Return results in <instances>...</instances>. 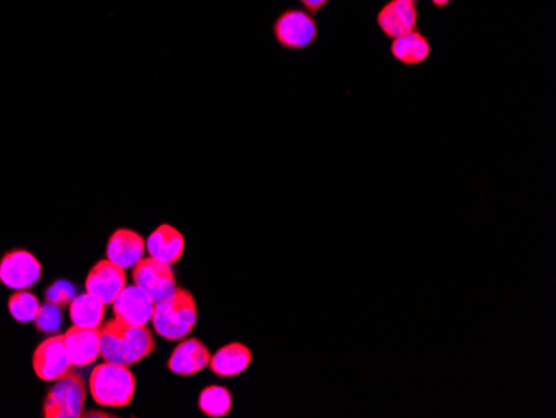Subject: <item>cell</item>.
Wrapping results in <instances>:
<instances>
[{
    "label": "cell",
    "instance_id": "17",
    "mask_svg": "<svg viewBox=\"0 0 556 418\" xmlns=\"http://www.w3.org/2000/svg\"><path fill=\"white\" fill-rule=\"evenodd\" d=\"M390 52H392L393 59L402 64L418 65L430 57L432 45H430L427 35H423L422 30L417 27L412 32L393 39Z\"/></svg>",
    "mask_w": 556,
    "mask_h": 418
},
{
    "label": "cell",
    "instance_id": "12",
    "mask_svg": "<svg viewBox=\"0 0 556 418\" xmlns=\"http://www.w3.org/2000/svg\"><path fill=\"white\" fill-rule=\"evenodd\" d=\"M105 255L120 269H134L145 257V239L135 230L117 229L110 235Z\"/></svg>",
    "mask_w": 556,
    "mask_h": 418
},
{
    "label": "cell",
    "instance_id": "15",
    "mask_svg": "<svg viewBox=\"0 0 556 418\" xmlns=\"http://www.w3.org/2000/svg\"><path fill=\"white\" fill-rule=\"evenodd\" d=\"M65 350L72 367H85L100 355L99 329H82L72 325L64 334Z\"/></svg>",
    "mask_w": 556,
    "mask_h": 418
},
{
    "label": "cell",
    "instance_id": "5",
    "mask_svg": "<svg viewBox=\"0 0 556 418\" xmlns=\"http://www.w3.org/2000/svg\"><path fill=\"white\" fill-rule=\"evenodd\" d=\"M272 35L282 49H307L317 39V20L305 9L288 7L272 22Z\"/></svg>",
    "mask_w": 556,
    "mask_h": 418
},
{
    "label": "cell",
    "instance_id": "1",
    "mask_svg": "<svg viewBox=\"0 0 556 418\" xmlns=\"http://www.w3.org/2000/svg\"><path fill=\"white\" fill-rule=\"evenodd\" d=\"M100 357L110 364L130 365L155 352V339L147 325H134L120 319L100 325Z\"/></svg>",
    "mask_w": 556,
    "mask_h": 418
},
{
    "label": "cell",
    "instance_id": "16",
    "mask_svg": "<svg viewBox=\"0 0 556 418\" xmlns=\"http://www.w3.org/2000/svg\"><path fill=\"white\" fill-rule=\"evenodd\" d=\"M254 362V354L247 345L234 342V344L220 347L212 359H210L209 369L212 374L220 379H232L237 375L244 374Z\"/></svg>",
    "mask_w": 556,
    "mask_h": 418
},
{
    "label": "cell",
    "instance_id": "18",
    "mask_svg": "<svg viewBox=\"0 0 556 418\" xmlns=\"http://www.w3.org/2000/svg\"><path fill=\"white\" fill-rule=\"evenodd\" d=\"M105 307L107 305L102 300L90 295L89 292L75 295L74 300L69 304L70 320L75 327L100 329V325L104 322Z\"/></svg>",
    "mask_w": 556,
    "mask_h": 418
},
{
    "label": "cell",
    "instance_id": "2",
    "mask_svg": "<svg viewBox=\"0 0 556 418\" xmlns=\"http://www.w3.org/2000/svg\"><path fill=\"white\" fill-rule=\"evenodd\" d=\"M199 320V309L192 292L177 287L169 299L155 305L152 325L162 339L175 342L192 334Z\"/></svg>",
    "mask_w": 556,
    "mask_h": 418
},
{
    "label": "cell",
    "instance_id": "23",
    "mask_svg": "<svg viewBox=\"0 0 556 418\" xmlns=\"http://www.w3.org/2000/svg\"><path fill=\"white\" fill-rule=\"evenodd\" d=\"M298 2L302 4L303 9L315 15L318 14V12H322V10L327 7L328 2H332V0H298Z\"/></svg>",
    "mask_w": 556,
    "mask_h": 418
},
{
    "label": "cell",
    "instance_id": "24",
    "mask_svg": "<svg viewBox=\"0 0 556 418\" xmlns=\"http://www.w3.org/2000/svg\"><path fill=\"white\" fill-rule=\"evenodd\" d=\"M452 0H432V4L437 7V9H443V7H447Z\"/></svg>",
    "mask_w": 556,
    "mask_h": 418
},
{
    "label": "cell",
    "instance_id": "4",
    "mask_svg": "<svg viewBox=\"0 0 556 418\" xmlns=\"http://www.w3.org/2000/svg\"><path fill=\"white\" fill-rule=\"evenodd\" d=\"M87 385L82 375L70 369L60 379L54 380L45 395L42 414L45 418H79L84 415Z\"/></svg>",
    "mask_w": 556,
    "mask_h": 418
},
{
    "label": "cell",
    "instance_id": "10",
    "mask_svg": "<svg viewBox=\"0 0 556 418\" xmlns=\"http://www.w3.org/2000/svg\"><path fill=\"white\" fill-rule=\"evenodd\" d=\"M212 359L209 347L199 339H182L167 360V369L174 375L190 377L207 369Z\"/></svg>",
    "mask_w": 556,
    "mask_h": 418
},
{
    "label": "cell",
    "instance_id": "20",
    "mask_svg": "<svg viewBox=\"0 0 556 418\" xmlns=\"http://www.w3.org/2000/svg\"><path fill=\"white\" fill-rule=\"evenodd\" d=\"M7 309L15 322L30 324L39 314L40 302L29 290H14V294L10 295Z\"/></svg>",
    "mask_w": 556,
    "mask_h": 418
},
{
    "label": "cell",
    "instance_id": "6",
    "mask_svg": "<svg viewBox=\"0 0 556 418\" xmlns=\"http://www.w3.org/2000/svg\"><path fill=\"white\" fill-rule=\"evenodd\" d=\"M132 280L142 292L149 295L155 305L164 302L177 289L175 272L172 265L162 264L159 260L144 257L132 269Z\"/></svg>",
    "mask_w": 556,
    "mask_h": 418
},
{
    "label": "cell",
    "instance_id": "9",
    "mask_svg": "<svg viewBox=\"0 0 556 418\" xmlns=\"http://www.w3.org/2000/svg\"><path fill=\"white\" fill-rule=\"evenodd\" d=\"M127 275L119 265L109 259L100 260L90 269L85 279V292L102 300L105 305H112L117 295L125 289Z\"/></svg>",
    "mask_w": 556,
    "mask_h": 418
},
{
    "label": "cell",
    "instance_id": "8",
    "mask_svg": "<svg viewBox=\"0 0 556 418\" xmlns=\"http://www.w3.org/2000/svg\"><path fill=\"white\" fill-rule=\"evenodd\" d=\"M32 367L40 380L54 382L72 369L67 350H65L64 335L54 334L40 342L32 357Z\"/></svg>",
    "mask_w": 556,
    "mask_h": 418
},
{
    "label": "cell",
    "instance_id": "11",
    "mask_svg": "<svg viewBox=\"0 0 556 418\" xmlns=\"http://www.w3.org/2000/svg\"><path fill=\"white\" fill-rule=\"evenodd\" d=\"M377 24L383 35L390 39L412 32L418 24L417 4L407 0H390L378 10Z\"/></svg>",
    "mask_w": 556,
    "mask_h": 418
},
{
    "label": "cell",
    "instance_id": "22",
    "mask_svg": "<svg viewBox=\"0 0 556 418\" xmlns=\"http://www.w3.org/2000/svg\"><path fill=\"white\" fill-rule=\"evenodd\" d=\"M75 287L69 280H57L45 290V300L49 304L59 305V307H69L70 302L75 297Z\"/></svg>",
    "mask_w": 556,
    "mask_h": 418
},
{
    "label": "cell",
    "instance_id": "3",
    "mask_svg": "<svg viewBox=\"0 0 556 418\" xmlns=\"http://www.w3.org/2000/svg\"><path fill=\"white\" fill-rule=\"evenodd\" d=\"M135 387L137 380L127 365L104 362L90 374V395L102 407H127L134 400Z\"/></svg>",
    "mask_w": 556,
    "mask_h": 418
},
{
    "label": "cell",
    "instance_id": "21",
    "mask_svg": "<svg viewBox=\"0 0 556 418\" xmlns=\"http://www.w3.org/2000/svg\"><path fill=\"white\" fill-rule=\"evenodd\" d=\"M35 329L42 332V334L54 335L59 332L60 325H62V307L59 305L49 304L45 302L40 305L39 314L34 320Z\"/></svg>",
    "mask_w": 556,
    "mask_h": 418
},
{
    "label": "cell",
    "instance_id": "7",
    "mask_svg": "<svg viewBox=\"0 0 556 418\" xmlns=\"http://www.w3.org/2000/svg\"><path fill=\"white\" fill-rule=\"evenodd\" d=\"M42 279V264L32 252L14 249L0 259V284L10 290H29Z\"/></svg>",
    "mask_w": 556,
    "mask_h": 418
},
{
    "label": "cell",
    "instance_id": "14",
    "mask_svg": "<svg viewBox=\"0 0 556 418\" xmlns=\"http://www.w3.org/2000/svg\"><path fill=\"white\" fill-rule=\"evenodd\" d=\"M145 250L150 259L162 264L175 265L185 252V237L174 225L162 224L145 240Z\"/></svg>",
    "mask_w": 556,
    "mask_h": 418
},
{
    "label": "cell",
    "instance_id": "13",
    "mask_svg": "<svg viewBox=\"0 0 556 418\" xmlns=\"http://www.w3.org/2000/svg\"><path fill=\"white\" fill-rule=\"evenodd\" d=\"M154 309L155 304L152 299L137 285H130V287L125 285V289L112 302L115 319L134 325H147L152 322Z\"/></svg>",
    "mask_w": 556,
    "mask_h": 418
},
{
    "label": "cell",
    "instance_id": "19",
    "mask_svg": "<svg viewBox=\"0 0 556 418\" xmlns=\"http://www.w3.org/2000/svg\"><path fill=\"white\" fill-rule=\"evenodd\" d=\"M232 392L222 385H209L199 395V410L205 417L222 418L232 410Z\"/></svg>",
    "mask_w": 556,
    "mask_h": 418
},
{
    "label": "cell",
    "instance_id": "25",
    "mask_svg": "<svg viewBox=\"0 0 556 418\" xmlns=\"http://www.w3.org/2000/svg\"><path fill=\"white\" fill-rule=\"evenodd\" d=\"M407 2H413V4H417L418 0H407Z\"/></svg>",
    "mask_w": 556,
    "mask_h": 418
}]
</instances>
